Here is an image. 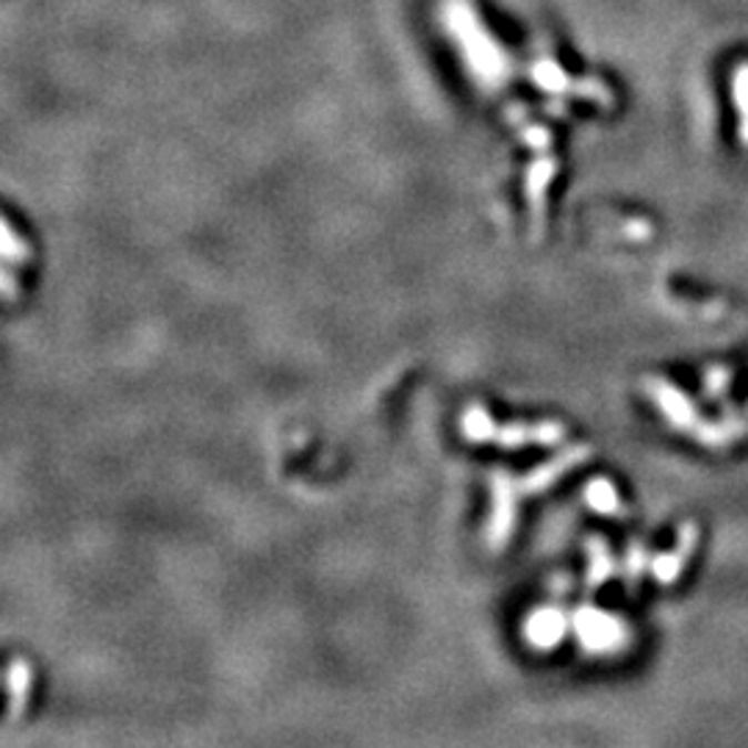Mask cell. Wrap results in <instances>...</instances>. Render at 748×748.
Returning <instances> with one entry per match:
<instances>
[{"label": "cell", "instance_id": "6", "mask_svg": "<svg viewBox=\"0 0 748 748\" xmlns=\"http://www.w3.org/2000/svg\"><path fill=\"white\" fill-rule=\"evenodd\" d=\"M461 429L468 441H474V444H485V441H494L496 424L483 405H472L466 413H463Z\"/></svg>", "mask_w": 748, "mask_h": 748}, {"label": "cell", "instance_id": "8", "mask_svg": "<svg viewBox=\"0 0 748 748\" xmlns=\"http://www.w3.org/2000/svg\"><path fill=\"white\" fill-rule=\"evenodd\" d=\"M26 255H28L26 242H22V239L17 236L14 228H11V222H6V225H3V259H6V266L26 264Z\"/></svg>", "mask_w": 748, "mask_h": 748}, {"label": "cell", "instance_id": "1", "mask_svg": "<svg viewBox=\"0 0 748 748\" xmlns=\"http://www.w3.org/2000/svg\"><path fill=\"white\" fill-rule=\"evenodd\" d=\"M516 479L507 472L491 474V516L488 527H485V546L491 552H502L513 535V524H516Z\"/></svg>", "mask_w": 748, "mask_h": 748}, {"label": "cell", "instance_id": "4", "mask_svg": "<svg viewBox=\"0 0 748 748\" xmlns=\"http://www.w3.org/2000/svg\"><path fill=\"white\" fill-rule=\"evenodd\" d=\"M524 635L533 646L538 649H552L563 640L566 635V618H563L560 610H552V607H544V610L533 613L524 624Z\"/></svg>", "mask_w": 748, "mask_h": 748}, {"label": "cell", "instance_id": "7", "mask_svg": "<svg viewBox=\"0 0 748 748\" xmlns=\"http://www.w3.org/2000/svg\"><path fill=\"white\" fill-rule=\"evenodd\" d=\"M28 690H31V668L28 663L14 660L9 668V694H11V718L26 710Z\"/></svg>", "mask_w": 748, "mask_h": 748}, {"label": "cell", "instance_id": "11", "mask_svg": "<svg viewBox=\"0 0 748 748\" xmlns=\"http://www.w3.org/2000/svg\"><path fill=\"white\" fill-rule=\"evenodd\" d=\"M549 170L552 166L549 164H540L538 170L533 172V178H529V200L535 198V220L540 222V209H544V205H540V200H544V183H546V178H549Z\"/></svg>", "mask_w": 748, "mask_h": 748}, {"label": "cell", "instance_id": "10", "mask_svg": "<svg viewBox=\"0 0 748 748\" xmlns=\"http://www.w3.org/2000/svg\"><path fill=\"white\" fill-rule=\"evenodd\" d=\"M735 98H738L740 117H744V137L748 139V64L735 72Z\"/></svg>", "mask_w": 748, "mask_h": 748}, {"label": "cell", "instance_id": "12", "mask_svg": "<svg viewBox=\"0 0 748 748\" xmlns=\"http://www.w3.org/2000/svg\"><path fill=\"white\" fill-rule=\"evenodd\" d=\"M590 555H594V566H590V585L602 583V579L607 577V568H610V557H607L605 546H599V552H596V546L590 549Z\"/></svg>", "mask_w": 748, "mask_h": 748}, {"label": "cell", "instance_id": "3", "mask_svg": "<svg viewBox=\"0 0 748 748\" xmlns=\"http://www.w3.org/2000/svg\"><path fill=\"white\" fill-rule=\"evenodd\" d=\"M588 455V449H583V446H574V449H566L563 455H557L555 461L544 463V466L533 468V472L527 474V477L522 479V491L524 494H540V491L552 488V485L557 483V479L563 477V474L568 472L572 466H577L583 457Z\"/></svg>", "mask_w": 748, "mask_h": 748}, {"label": "cell", "instance_id": "5", "mask_svg": "<svg viewBox=\"0 0 748 748\" xmlns=\"http://www.w3.org/2000/svg\"><path fill=\"white\" fill-rule=\"evenodd\" d=\"M574 627H577L585 646H590V649H607V646L616 644L618 627L613 618L605 616V613L579 610L577 618H574Z\"/></svg>", "mask_w": 748, "mask_h": 748}, {"label": "cell", "instance_id": "2", "mask_svg": "<svg viewBox=\"0 0 748 748\" xmlns=\"http://www.w3.org/2000/svg\"><path fill=\"white\" fill-rule=\"evenodd\" d=\"M563 438V427L555 422L540 424H505L496 427L494 444L505 446V449H518L527 444H557Z\"/></svg>", "mask_w": 748, "mask_h": 748}, {"label": "cell", "instance_id": "9", "mask_svg": "<svg viewBox=\"0 0 748 748\" xmlns=\"http://www.w3.org/2000/svg\"><path fill=\"white\" fill-rule=\"evenodd\" d=\"M588 502L602 513H613L616 511V494H613L610 485L605 479H596L594 485L588 488Z\"/></svg>", "mask_w": 748, "mask_h": 748}]
</instances>
